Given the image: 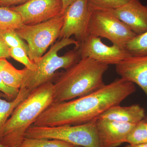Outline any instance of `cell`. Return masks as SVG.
I'll use <instances>...</instances> for the list:
<instances>
[{"label":"cell","instance_id":"1","mask_svg":"<svg viewBox=\"0 0 147 147\" xmlns=\"http://www.w3.org/2000/svg\"><path fill=\"white\" fill-rule=\"evenodd\" d=\"M136 91L134 83L117 79L84 96L64 102H53L32 125L53 127L87 123L96 119L111 107L119 105Z\"/></svg>","mask_w":147,"mask_h":147},{"label":"cell","instance_id":"2","mask_svg":"<svg viewBox=\"0 0 147 147\" xmlns=\"http://www.w3.org/2000/svg\"><path fill=\"white\" fill-rule=\"evenodd\" d=\"M54 83L42 84L19 103L7 121L0 143L5 147H18L26 132L36 119L54 102Z\"/></svg>","mask_w":147,"mask_h":147},{"label":"cell","instance_id":"3","mask_svg":"<svg viewBox=\"0 0 147 147\" xmlns=\"http://www.w3.org/2000/svg\"><path fill=\"white\" fill-rule=\"evenodd\" d=\"M109 65L89 58H82L57 75L54 83V102L72 100L89 94L104 85Z\"/></svg>","mask_w":147,"mask_h":147},{"label":"cell","instance_id":"4","mask_svg":"<svg viewBox=\"0 0 147 147\" xmlns=\"http://www.w3.org/2000/svg\"><path fill=\"white\" fill-rule=\"evenodd\" d=\"M79 45L77 40L70 38H61L55 42L36 63V70L32 71L27 68L22 87L32 92L42 84L52 82L57 70L67 69L81 59L77 49Z\"/></svg>","mask_w":147,"mask_h":147},{"label":"cell","instance_id":"5","mask_svg":"<svg viewBox=\"0 0 147 147\" xmlns=\"http://www.w3.org/2000/svg\"><path fill=\"white\" fill-rule=\"evenodd\" d=\"M96 119L78 125H32L26 132L25 138L57 139L83 147H101L96 125Z\"/></svg>","mask_w":147,"mask_h":147},{"label":"cell","instance_id":"6","mask_svg":"<svg viewBox=\"0 0 147 147\" xmlns=\"http://www.w3.org/2000/svg\"><path fill=\"white\" fill-rule=\"evenodd\" d=\"M64 13L48 21L34 25H25L16 30L28 45L29 59L35 63L57 38L64 22Z\"/></svg>","mask_w":147,"mask_h":147},{"label":"cell","instance_id":"7","mask_svg":"<svg viewBox=\"0 0 147 147\" xmlns=\"http://www.w3.org/2000/svg\"><path fill=\"white\" fill-rule=\"evenodd\" d=\"M92 7L88 36L104 38L113 45L125 49L126 44L137 36L116 16L113 9Z\"/></svg>","mask_w":147,"mask_h":147},{"label":"cell","instance_id":"8","mask_svg":"<svg viewBox=\"0 0 147 147\" xmlns=\"http://www.w3.org/2000/svg\"><path fill=\"white\" fill-rule=\"evenodd\" d=\"M92 7L88 0H75L64 12V22L59 38L74 36L79 43L88 36V28Z\"/></svg>","mask_w":147,"mask_h":147},{"label":"cell","instance_id":"9","mask_svg":"<svg viewBox=\"0 0 147 147\" xmlns=\"http://www.w3.org/2000/svg\"><path fill=\"white\" fill-rule=\"evenodd\" d=\"M20 14L24 25H36L63 13L62 0H31L9 7Z\"/></svg>","mask_w":147,"mask_h":147},{"label":"cell","instance_id":"10","mask_svg":"<svg viewBox=\"0 0 147 147\" xmlns=\"http://www.w3.org/2000/svg\"><path fill=\"white\" fill-rule=\"evenodd\" d=\"M77 49L81 58H90L108 65H116L131 56L125 49L105 45L100 38L92 36H88Z\"/></svg>","mask_w":147,"mask_h":147},{"label":"cell","instance_id":"11","mask_svg":"<svg viewBox=\"0 0 147 147\" xmlns=\"http://www.w3.org/2000/svg\"><path fill=\"white\" fill-rule=\"evenodd\" d=\"M96 125L101 147H117L126 142L136 124L97 119Z\"/></svg>","mask_w":147,"mask_h":147},{"label":"cell","instance_id":"12","mask_svg":"<svg viewBox=\"0 0 147 147\" xmlns=\"http://www.w3.org/2000/svg\"><path fill=\"white\" fill-rule=\"evenodd\" d=\"M114 13L135 34H141L147 31V5L140 0H130L115 9Z\"/></svg>","mask_w":147,"mask_h":147},{"label":"cell","instance_id":"13","mask_svg":"<svg viewBox=\"0 0 147 147\" xmlns=\"http://www.w3.org/2000/svg\"><path fill=\"white\" fill-rule=\"evenodd\" d=\"M115 67L121 78L139 86L147 97V55L131 56Z\"/></svg>","mask_w":147,"mask_h":147},{"label":"cell","instance_id":"14","mask_svg":"<svg viewBox=\"0 0 147 147\" xmlns=\"http://www.w3.org/2000/svg\"><path fill=\"white\" fill-rule=\"evenodd\" d=\"M146 118L145 110L138 104L129 106L116 105L109 108L97 119L137 124Z\"/></svg>","mask_w":147,"mask_h":147},{"label":"cell","instance_id":"15","mask_svg":"<svg viewBox=\"0 0 147 147\" xmlns=\"http://www.w3.org/2000/svg\"><path fill=\"white\" fill-rule=\"evenodd\" d=\"M27 68L17 69L7 60L0 59V76L7 86L20 90L22 86Z\"/></svg>","mask_w":147,"mask_h":147},{"label":"cell","instance_id":"16","mask_svg":"<svg viewBox=\"0 0 147 147\" xmlns=\"http://www.w3.org/2000/svg\"><path fill=\"white\" fill-rule=\"evenodd\" d=\"M31 92L24 87L19 90L18 95L11 101L2 99L0 93V139L2 135L4 127L13 111L20 102L26 98Z\"/></svg>","mask_w":147,"mask_h":147},{"label":"cell","instance_id":"17","mask_svg":"<svg viewBox=\"0 0 147 147\" xmlns=\"http://www.w3.org/2000/svg\"><path fill=\"white\" fill-rule=\"evenodd\" d=\"M24 25L19 13L9 7H0V31L16 30Z\"/></svg>","mask_w":147,"mask_h":147},{"label":"cell","instance_id":"18","mask_svg":"<svg viewBox=\"0 0 147 147\" xmlns=\"http://www.w3.org/2000/svg\"><path fill=\"white\" fill-rule=\"evenodd\" d=\"M125 49L131 56L147 55V31L134 37L126 44Z\"/></svg>","mask_w":147,"mask_h":147},{"label":"cell","instance_id":"19","mask_svg":"<svg viewBox=\"0 0 147 147\" xmlns=\"http://www.w3.org/2000/svg\"><path fill=\"white\" fill-rule=\"evenodd\" d=\"M75 146L57 139L25 138L18 147H75Z\"/></svg>","mask_w":147,"mask_h":147},{"label":"cell","instance_id":"20","mask_svg":"<svg viewBox=\"0 0 147 147\" xmlns=\"http://www.w3.org/2000/svg\"><path fill=\"white\" fill-rule=\"evenodd\" d=\"M147 122L144 119L137 124L127 137L126 142L130 144H147V129L145 125Z\"/></svg>","mask_w":147,"mask_h":147},{"label":"cell","instance_id":"21","mask_svg":"<svg viewBox=\"0 0 147 147\" xmlns=\"http://www.w3.org/2000/svg\"><path fill=\"white\" fill-rule=\"evenodd\" d=\"M9 56L15 60L23 64L29 70L34 71L37 69V65L29 59L28 53L24 48L21 47L9 48Z\"/></svg>","mask_w":147,"mask_h":147},{"label":"cell","instance_id":"22","mask_svg":"<svg viewBox=\"0 0 147 147\" xmlns=\"http://www.w3.org/2000/svg\"><path fill=\"white\" fill-rule=\"evenodd\" d=\"M0 33L3 39L9 48L22 47L28 53V45L18 35L15 30L0 31Z\"/></svg>","mask_w":147,"mask_h":147},{"label":"cell","instance_id":"23","mask_svg":"<svg viewBox=\"0 0 147 147\" xmlns=\"http://www.w3.org/2000/svg\"><path fill=\"white\" fill-rule=\"evenodd\" d=\"M90 5L97 8L115 9L128 3L130 0H88Z\"/></svg>","mask_w":147,"mask_h":147},{"label":"cell","instance_id":"24","mask_svg":"<svg viewBox=\"0 0 147 147\" xmlns=\"http://www.w3.org/2000/svg\"><path fill=\"white\" fill-rule=\"evenodd\" d=\"M19 90L7 86L4 84L0 76V92L2 93L7 97L13 99L18 95Z\"/></svg>","mask_w":147,"mask_h":147},{"label":"cell","instance_id":"25","mask_svg":"<svg viewBox=\"0 0 147 147\" xmlns=\"http://www.w3.org/2000/svg\"><path fill=\"white\" fill-rule=\"evenodd\" d=\"M31 0H0V7H10L26 3Z\"/></svg>","mask_w":147,"mask_h":147},{"label":"cell","instance_id":"26","mask_svg":"<svg viewBox=\"0 0 147 147\" xmlns=\"http://www.w3.org/2000/svg\"><path fill=\"white\" fill-rule=\"evenodd\" d=\"M9 48L6 45L0 33V59L9 58Z\"/></svg>","mask_w":147,"mask_h":147},{"label":"cell","instance_id":"27","mask_svg":"<svg viewBox=\"0 0 147 147\" xmlns=\"http://www.w3.org/2000/svg\"><path fill=\"white\" fill-rule=\"evenodd\" d=\"M75 0H62L63 5V13L69 6Z\"/></svg>","mask_w":147,"mask_h":147},{"label":"cell","instance_id":"28","mask_svg":"<svg viewBox=\"0 0 147 147\" xmlns=\"http://www.w3.org/2000/svg\"><path fill=\"white\" fill-rule=\"evenodd\" d=\"M125 147H147V144H129Z\"/></svg>","mask_w":147,"mask_h":147},{"label":"cell","instance_id":"29","mask_svg":"<svg viewBox=\"0 0 147 147\" xmlns=\"http://www.w3.org/2000/svg\"><path fill=\"white\" fill-rule=\"evenodd\" d=\"M0 147H5V146H4L2 144H1L0 143Z\"/></svg>","mask_w":147,"mask_h":147},{"label":"cell","instance_id":"30","mask_svg":"<svg viewBox=\"0 0 147 147\" xmlns=\"http://www.w3.org/2000/svg\"><path fill=\"white\" fill-rule=\"evenodd\" d=\"M145 125H146V128L147 129V122L146 123V124H145Z\"/></svg>","mask_w":147,"mask_h":147},{"label":"cell","instance_id":"31","mask_svg":"<svg viewBox=\"0 0 147 147\" xmlns=\"http://www.w3.org/2000/svg\"><path fill=\"white\" fill-rule=\"evenodd\" d=\"M75 147H83L80 146H75Z\"/></svg>","mask_w":147,"mask_h":147}]
</instances>
